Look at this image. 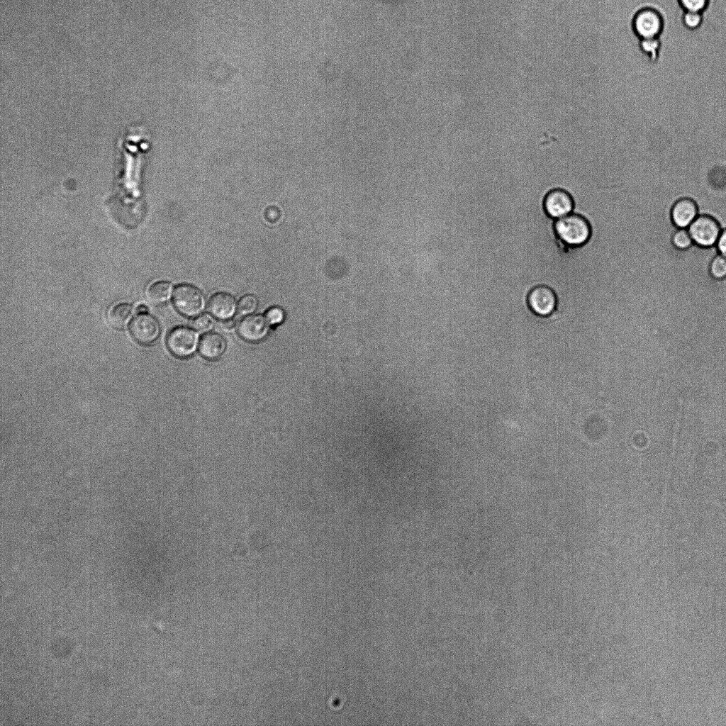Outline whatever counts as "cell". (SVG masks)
<instances>
[{"label": "cell", "mask_w": 726, "mask_h": 726, "mask_svg": "<svg viewBox=\"0 0 726 726\" xmlns=\"http://www.w3.org/2000/svg\"><path fill=\"white\" fill-rule=\"evenodd\" d=\"M554 230L562 242L571 247L586 243L591 233L588 222L583 216L574 213L555 220Z\"/></svg>", "instance_id": "cell-1"}, {"label": "cell", "mask_w": 726, "mask_h": 726, "mask_svg": "<svg viewBox=\"0 0 726 726\" xmlns=\"http://www.w3.org/2000/svg\"><path fill=\"white\" fill-rule=\"evenodd\" d=\"M173 303L177 310L187 317H196L206 306L203 292L191 284H179L173 291Z\"/></svg>", "instance_id": "cell-2"}, {"label": "cell", "mask_w": 726, "mask_h": 726, "mask_svg": "<svg viewBox=\"0 0 726 726\" xmlns=\"http://www.w3.org/2000/svg\"><path fill=\"white\" fill-rule=\"evenodd\" d=\"M199 341V334L195 329L178 326L170 330L166 342L167 348L175 357L187 358L196 352Z\"/></svg>", "instance_id": "cell-3"}, {"label": "cell", "mask_w": 726, "mask_h": 726, "mask_svg": "<svg viewBox=\"0 0 726 726\" xmlns=\"http://www.w3.org/2000/svg\"><path fill=\"white\" fill-rule=\"evenodd\" d=\"M687 229L694 244L709 248L715 246L722 228L715 218L700 214Z\"/></svg>", "instance_id": "cell-4"}, {"label": "cell", "mask_w": 726, "mask_h": 726, "mask_svg": "<svg viewBox=\"0 0 726 726\" xmlns=\"http://www.w3.org/2000/svg\"><path fill=\"white\" fill-rule=\"evenodd\" d=\"M530 310L540 317L551 315L557 306V294L549 286L540 284L532 287L527 294Z\"/></svg>", "instance_id": "cell-5"}, {"label": "cell", "mask_w": 726, "mask_h": 726, "mask_svg": "<svg viewBox=\"0 0 726 726\" xmlns=\"http://www.w3.org/2000/svg\"><path fill=\"white\" fill-rule=\"evenodd\" d=\"M633 28L641 39L658 38L663 29L662 17L653 8H643L634 16Z\"/></svg>", "instance_id": "cell-6"}, {"label": "cell", "mask_w": 726, "mask_h": 726, "mask_svg": "<svg viewBox=\"0 0 726 726\" xmlns=\"http://www.w3.org/2000/svg\"><path fill=\"white\" fill-rule=\"evenodd\" d=\"M130 332L133 339L142 345L154 342L160 333L158 320L147 313H138L130 322Z\"/></svg>", "instance_id": "cell-7"}, {"label": "cell", "mask_w": 726, "mask_h": 726, "mask_svg": "<svg viewBox=\"0 0 726 726\" xmlns=\"http://www.w3.org/2000/svg\"><path fill=\"white\" fill-rule=\"evenodd\" d=\"M269 331V323L266 317L261 314H250L244 317L238 324V332L245 340L257 342L267 337Z\"/></svg>", "instance_id": "cell-8"}, {"label": "cell", "mask_w": 726, "mask_h": 726, "mask_svg": "<svg viewBox=\"0 0 726 726\" xmlns=\"http://www.w3.org/2000/svg\"><path fill=\"white\" fill-rule=\"evenodd\" d=\"M544 207L547 215L557 220L573 212L574 201L571 195L560 189L549 191L544 201Z\"/></svg>", "instance_id": "cell-9"}, {"label": "cell", "mask_w": 726, "mask_h": 726, "mask_svg": "<svg viewBox=\"0 0 726 726\" xmlns=\"http://www.w3.org/2000/svg\"><path fill=\"white\" fill-rule=\"evenodd\" d=\"M208 308L214 318L225 320L233 318L238 304L235 297L227 292H217L209 298Z\"/></svg>", "instance_id": "cell-10"}, {"label": "cell", "mask_w": 726, "mask_h": 726, "mask_svg": "<svg viewBox=\"0 0 726 726\" xmlns=\"http://www.w3.org/2000/svg\"><path fill=\"white\" fill-rule=\"evenodd\" d=\"M698 215L697 204L689 198L678 199L671 210L672 222L678 228H688Z\"/></svg>", "instance_id": "cell-11"}, {"label": "cell", "mask_w": 726, "mask_h": 726, "mask_svg": "<svg viewBox=\"0 0 726 726\" xmlns=\"http://www.w3.org/2000/svg\"><path fill=\"white\" fill-rule=\"evenodd\" d=\"M227 342L220 333L208 332L199 341V351L200 354L208 360H216L225 352Z\"/></svg>", "instance_id": "cell-12"}, {"label": "cell", "mask_w": 726, "mask_h": 726, "mask_svg": "<svg viewBox=\"0 0 726 726\" xmlns=\"http://www.w3.org/2000/svg\"><path fill=\"white\" fill-rule=\"evenodd\" d=\"M133 314V307L128 303H121L112 306L108 313L107 319L110 325L116 329L125 328Z\"/></svg>", "instance_id": "cell-13"}, {"label": "cell", "mask_w": 726, "mask_h": 726, "mask_svg": "<svg viewBox=\"0 0 726 726\" xmlns=\"http://www.w3.org/2000/svg\"><path fill=\"white\" fill-rule=\"evenodd\" d=\"M172 292V284L169 281H157L147 288L146 297L150 303L154 305H161L171 298Z\"/></svg>", "instance_id": "cell-14"}, {"label": "cell", "mask_w": 726, "mask_h": 726, "mask_svg": "<svg viewBox=\"0 0 726 726\" xmlns=\"http://www.w3.org/2000/svg\"><path fill=\"white\" fill-rule=\"evenodd\" d=\"M710 276L716 280L726 279V257L717 253L711 259L709 265Z\"/></svg>", "instance_id": "cell-15"}, {"label": "cell", "mask_w": 726, "mask_h": 726, "mask_svg": "<svg viewBox=\"0 0 726 726\" xmlns=\"http://www.w3.org/2000/svg\"><path fill=\"white\" fill-rule=\"evenodd\" d=\"M673 245L678 250H687L693 242L687 228H678L671 237Z\"/></svg>", "instance_id": "cell-16"}, {"label": "cell", "mask_w": 726, "mask_h": 726, "mask_svg": "<svg viewBox=\"0 0 726 726\" xmlns=\"http://www.w3.org/2000/svg\"><path fill=\"white\" fill-rule=\"evenodd\" d=\"M258 299L253 294H245L242 296L238 303V311L240 315H248L256 311Z\"/></svg>", "instance_id": "cell-17"}, {"label": "cell", "mask_w": 726, "mask_h": 726, "mask_svg": "<svg viewBox=\"0 0 726 726\" xmlns=\"http://www.w3.org/2000/svg\"><path fill=\"white\" fill-rule=\"evenodd\" d=\"M660 48V42L658 38L641 39L640 48L644 53L648 55L651 59H656Z\"/></svg>", "instance_id": "cell-18"}, {"label": "cell", "mask_w": 726, "mask_h": 726, "mask_svg": "<svg viewBox=\"0 0 726 726\" xmlns=\"http://www.w3.org/2000/svg\"><path fill=\"white\" fill-rule=\"evenodd\" d=\"M213 319L208 314L199 315L192 321L193 328L201 333L209 331L213 328Z\"/></svg>", "instance_id": "cell-19"}, {"label": "cell", "mask_w": 726, "mask_h": 726, "mask_svg": "<svg viewBox=\"0 0 726 726\" xmlns=\"http://www.w3.org/2000/svg\"><path fill=\"white\" fill-rule=\"evenodd\" d=\"M710 0H678L685 11L703 13L707 9Z\"/></svg>", "instance_id": "cell-20"}, {"label": "cell", "mask_w": 726, "mask_h": 726, "mask_svg": "<svg viewBox=\"0 0 726 726\" xmlns=\"http://www.w3.org/2000/svg\"><path fill=\"white\" fill-rule=\"evenodd\" d=\"M702 13L693 11H685L683 15V25L691 30L698 28L702 23Z\"/></svg>", "instance_id": "cell-21"}, {"label": "cell", "mask_w": 726, "mask_h": 726, "mask_svg": "<svg viewBox=\"0 0 726 726\" xmlns=\"http://www.w3.org/2000/svg\"><path fill=\"white\" fill-rule=\"evenodd\" d=\"M265 317L269 325H277L284 320L285 313L281 308L279 306H273L267 311Z\"/></svg>", "instance_id": "cell-22"}, {"label": "cell", "mask_w": 726, "mask_h": 726, "mask_svg": "<svg viewBox=\"0 0 726 726\" xmlns=\"http://www.w3.org/2000/svg\"><path fill=\"white\" fill-rule=\"evenodd\" d=\"M680 403H681V406H680V408H679V411H678V415H677L676 423H675V425H674V435H673V439H672V454H671L672 461L674 460V458L675 457L676 452V448H677V445H678V432H679L680 423H681V416H682V411H683L682 401H681Z\"/></svg>", "instance_id": "cell-23"}, {"label": "cell", "mask_w": 726, "mask_h": 726, "mask_svg": "<svg viewBox=\"0 0 726 726\" xmlns=\"http://www.w3.org/2000/svg\"><path fill=\"white\" fill-rule=\"evenodd\" d=\"M264 216L267 221L274 223L279 220L281 212L276 206H269L265 210Z\"/></svg>", "instance_id": "cell-24"}, {"label": "cell", "mask_w": 726, "mask_h": 726, "mask_svg": "<svg viewBox=\"0 0 726 726\" xmlns=\"http://www.w3.org/2000/svg\"><path fill=\"white\" fill-rule=\"evenodd\" d=\"M715 247L719 254L726 257V227L722 229L716 242Z\"/></svg>", "instance_id": "cell-25"}, {"label": "cell", "mask_w": 726, "mask_h": 726, "mask_svg": "<svg viewBox=\"0 0 726 726\" xmlns=\"http://www.w3.org/2000/svg\"><path fill=\"white\" fill-rule=\"evenodd\" d=\"M235 324H236V320L234 319L233 318H229V319H227V320H224L223 327L227 328V329H230V328H233L235 325Z\"/></svg>", "instance_id": "cell-26"}, {"label": "cell", "mask_w": 726, "mask_h": 726, "mask_svg": "<svg viewBox=\"0 0 726 726\" xmlns=\"http://www.w3.org/2000/svg\"><path fill=\"white\" fill-rule=\"evenodd\" d=\"M136 311L138 313H147V307L145 305H140L137 307Z\"/></svg>", "instance_id": "cell-27"}]
</instances>
